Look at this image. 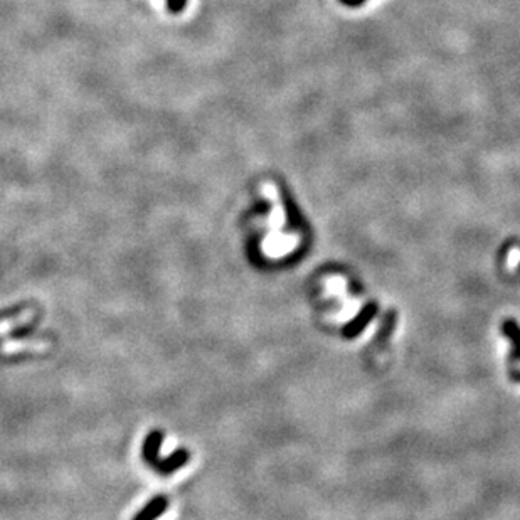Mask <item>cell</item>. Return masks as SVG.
I'll return each mask as SVG.
<instances>
[{"instance_id": "cell-1", "label": "cell", "mask_w": 520, "mask_h": 520, "mask_svg": "<svg viewBox=\"0 0 520 520\" xmlns=\"http://www.w3.org/2000/svg\"><path fill=\"white\" fill-rule=\"evenodd\" d=\"M162 433L158 431H153L148 434V438L145 440V445H144V458L147 460L150 465L157 466L158 461V452H160V446H162Z\"/></svg>"}, {"instance_id": "cell-2", "label": "cell", "mask_w": 520, "mask_h": 520, "mask_svg": "<svg viewBox=\"0 0 520 520\" xmlns=\"http://www.w3.org/2000/svg\"><path fill=\"white\" fill-rule=\"evenodd\" d=\"M167 505H169V502L165 497L153 498V500L150 502L148 505L137 515L135 520H153V519H157L158 515L164 514L165 509H167Z\"/></svg>"}, {"instance_id": "cell-3", "label": "cell", "mask_w": 520, "mask_h": 520, "mask_svg": "<svg viewBox=\"0 0 520 520\" xmlns=\"http://www.w3.org/2000/svg\"><path fill=\"white\" fill-rule=\"evenodd\" d=\"M189 461V453L185 452V450H178V452H176L172 454V457H169L167 460L160 461L157 465V470H160L162 473H172V471H176L181 468L182 465H185V463Z\"/></svg>"}, {"instance_id": "cell-4", "label": "cell", "mask_w": 520, "mask_h": 520, "mask_svg": "<svg viewBox=\"0 0 520 520\" xmlns=\"http://www.w3.org/2000/svg\"><path fill=\"white\" fill-rule=\"evenodd\" d=\"M187 2H189V0H165L167 10L170 14H181V12L187 7Z\"/></svg>"}, {"instance_id": "cell-5", "label": "cell", "mask_w": 520, "mask_h": 520, "mask_svg": "<svg viewBox=\"0 0 520 520\" xmlns=\"http://www.w3.org/2000/svg\"><path fill=\"white\" fill-rule=\"evenodd\" d=\"M340 2H342L344 6L352 7V9H353V7H360V6H364V3L367 2V0H340Z\"/></svg>"}]
</instances>
